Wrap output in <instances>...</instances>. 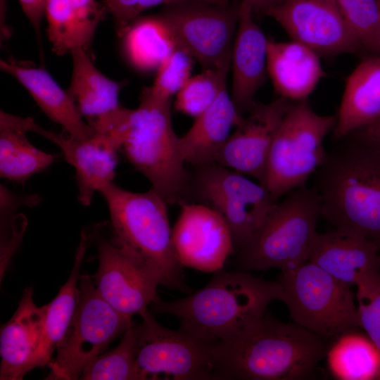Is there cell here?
I'll list each match as a JSON object with an SVG mask.
<instances>
[{
    "label": "cell",
    "mask_w": 380,
    "mask_h": 380,
    "mask_svg": "<svg viewBox=\"0 0 380 380\" xmlns=\"http://www.w3.org/2000/svg\"><path fill=\"white\" fill-rule=\"evenodd\" d=\"M279 281H268L248 272L220 270L206 286L173 301L157 296L151 309L180 321L179 329L215 348L229 346L264 317L268 305L283 300Z\"/></svg>",
    "instance_id": "1"
},
{
    "label": "cell",
    "mask_w": 380,
    "mask_h": 380,
    "mask_svg": "<svg viewBox=\"0 0 380 380\" xmlns=\"http://www.w3.org/2000/svg\"><path fill=\"white\" fill-rule=\"evenodd\" d=\"M344 138L313 175L320 216L334 229L362 235L380 248V148Z\"/></svg>",
    "instance_id": "2"
},
{
    "label": "cell",
    "mask_w": 380,
    "mask_h": 380,
    "mask_svg": "<svg viewBox=\"0 0 380 380\" xmlns=\"http://www.w3.org/2000/svg\"><path fill=\"white\" fill-rule=\"evenodd\" d=\"M327 341L265 315L235 343L215 349L217 380H305L324 359Z\"/></svg>",
    "instance_id": "3"
},
{
    "label": "cell",
    "mask_w": 380,
    "mask_h": 380,
    "mask_svg": "<svg viewBox=\"0 0 380 380\" xmlns=\"http://www.w3.org/2000/svg\"><path fill=\"white\" fill-rule=\"evenodd\" d=\"M106 134L113 137L128 161L167 205L186 201L191 174L186 170L171 118V100L146 88L137 108L124 107Z\"/></svg>",
    "instance_id": "4"
},
{
    "label": "cell",
    "mask_w": 380,
    "mask_h": 380,
    "mask_svg": "<svg viewBox=\"0 0 380 380\" xmlns=\"http://www.w3.org/2000/svg\"><path fill=\"white\" fill-rule=\"evenodd\" d=\"M110 214L116 242L145 267L160 285L190 292L174 248L167 203L152 189L132 192L113 183L99 191Z\"/></svg>",
    "instance_id": "5"
},
{
    "label": "cell",
    "mask_w": 380,
    "mask_h": 380,
    "mask_svg": "<svg viewBox=\"0 0 380 380\" xmlns=\"http://www.w3.org/2000/svg\"><path fill=\"white\" fill-rule=\"evenodd\" d=\"M320 208L314 186L305 185L288 193L237 251V270L277 267L282 272L308 261Z\"/></svg>",
    "instance_id": "6"
},
{
    "label": "cell",
    "mask_w": 380,
    "mask_h": 380,
    "mask_svg": "<svg viewBox=\"0 0 380 380\" xmlns=\"http://www.w3.org/2000/svg\"><path fill=\"white\" fill-rule=\"evenodd\" d=\"M336 123V116L318 115L307 101L292 102L272 141L263 184L277 201L306 185L323 165V140Z\"/></svg>",
    "instance_id": "7"
},
{
    "label": "cell",
    "mask_w": 380,
    "mask_h": 380,
    "mask_svg": "<svg viewBox=\"0 0 380 380\" xmlns=\"http://www.w3.org/2000/svg\"><path fill=\"white\" fill-rule=\"evenodd\" d=\"M293 322L327 341L360 328L351 287L306 261L279 281ZM361 329V328H360Z\"/></svg>",
    "instance_id": "8"
},
{
    "label": "cell",
    "mask_w": 380,
    "mask_h": 380,
    "mask_svg": "<svg viewBox=\"0 0 380 380\" xmlns=\"http://www.w3.org/2000/svg\"><path fill=\"white\" fill-rule=\"evenodd\" d=\"M79 287L77 308L56 348V357L48 365L50 372L46 379H80L84 369L132 322L101 297L91 275H80Z\"/></svg>",
    "instance_id": "9"
},
{
    "label": "cell",
    "mask_w": 380,
    "mask_h": 380,
    "mask_svg": "<svg viewBox=\"0 0 380 380\" xmlns=\"http://www.w3.org/2000/svg\"><path fill=\"white\" fill-rule=\"evenodd\" d=\"M186 201L202 203L217 212L231 232L236 251L277 202L262 184L219 164L195 167Z\"/></svg>",
    "instance_id": "10"
},
{
    "label": "cell",
    "mask_w": 380,
    "mask_h": 380,
    "mask_svg": "<svg viewBox=\"0 0 380 380\" xmlns=\"http://www.w3.org/2000/svg\"><path fill=\"white\" fill-rule=\"evenodd\" d=\"M240 1L217 4L186 0L164 5L158 15L177 44L203 70L231 66L232 49L239 16Z\"/></svg>",
    "instance_id": "11"
},
{
    "label": "cell",
    "mask_w": 380,
    "mask_h": 380,
    "mask_svg": "<svg viewBox=\"0 0 380 380\" xmlns=\"http://www.w3.org/2000/svg\"><path fill=\"white\" fill-rule=\"evenodd\" d=\"M139 323L137 367L141 380H217L215 348L160 325L147 310Z\"/></svg>",
    "instance_id": "12"
},
{
    "label": "cell",
    "mask_w": 380,
    "mask_h": 380,
    "mask_svg": "<svg viewBox=\"0 0 380 380\" xmlns=\"http://www.w3.org/2000/svg\"><path fill=\"white\" fill-rule=\"evenodd\" d=\"M100 224L86 232L94 241L99 266L91 276L101 297L120 313L132 318L142 316L158 296L157 279L140 262L127 253Z\"/></svg>",
    "instance_id": "13"
},
{
    "label": "cell",
    "mask_w": 380,
    "mask_h": 380,
    "mask_svg": "<svg viewBox=\"0 0 380 380\" xmlns=\"http://www.w3.org/2000/svg\"><path fill=\"white\" fill-rule=\"evenodd\" d=\"M263 14L319 56L355 53L362 48L334 0H284Z\"/></svg>",
    "instance_id": "14"
},
{
    "label": "cell",
    "mask_w": 380,
    "mask_h": 380,
    "mask_svg": "<svg viewBox=\"0 0 380 380\" xmlns=\"http://www.w3.org/2000/svg\"><path fill=\"white\" fill-rule=\"evenodd\" d=\"M172 229V239L182 266L205 272L223 268L235 250L231 232L222 217L210 207L182 202Z\"/></svg>",
    "instance_id": "15"
},
{
    "label": "cell",
    "mask_w": 380,
    "mask_h": 380,
    "mask_svg": "<svg viewBox=\"0 0 380 380\" xmlns=\"http://www.w3.org/2000/svg\"><path fill=\"white\" fill-rule=\"evenodd\" d=\"M291 103L280 96L268 103L256 102L235 127L217 164L253 177L263 185L272 141Z\"/></svg>",
    "instance_id": "16"
},
{
    "label": "cell",
    "mask_w": 380,
    "mask_h": 380,
    "mask_svg": "<svg viewBox=\"0 0 380 380\" xmlns=\"http://www.w3.org/2000/svg\"><path fill=\"white\" fill-rule=\"evenodd\" d=\"M27 130L41 134L63 151L67 162L75 170L77 198L84 205H90L94 195L115 176L119 146L108 134L95 132L90 138L80 139L65 134L48 131L31 120Z\"/></svg>",
    "instance_id": "17"
},
{
    "label": "cell",
    "mask_w": 380,
    "mask_h": 380,
    "mask_svg": "<svg viewBox=\"0 0 380 380\" xmlns=\"http://www.w3.org/2000/svg\"><path fill=\"white\" fill-rule=\"evenodd\" d=\"M250 4L240 1L238 27L234 40L231 68V98L241 115L256 103L255 96L267 74L268 40L253 18Z\"/></svg>",
    "instance_id": "18"
},
{
    "label": "cell",
    "mask_w": 380,
    "mask_h": 380,
    "mask_svg": "<svg viewBox=\"0 0 380 380\" xmlns=\"http://www.w3.org/2000/svg\"><path fill=\"white\" fill-rule=\"evenodd\" d=\"M308 261L349 286H355L380 272V248L362 235L334 229L316 233Z\"/></svg>",
    "instance_id": "19"
},
{
    "label": "cell",
    "mask_w": 380,
    "mask_h": 380,
    "mask_svg": "<svg viewBox=\"0 0 380 380\" xmlns=\"http://www.w3.org/2000/svg\"><path fill=\"white\" fill-rule=\"evenodd\" d=\"M32 294V287L24 289L17 310L1 327V380H21L36 367L46 305L37 307Z\"/></svg>",
    "instance_id": "20"
},
{
    "label": "cell",
    "mask_w": 380,
    "mask_h": 380,
    "mask_svg": "<svg viewBox=\"0 0 380 380\" xmlns=\"http://www.w3.org/2000/svg\"><path fill=\"white\" fill-rule=\"evenodd\" d=\"M72 72L68 92L81 115L95 131L110 122L123 107L120 90L126 82L104 75L94 64L89 52L75 48L70 53Z\"/></svg>",
    "instance_id": "21"
},
{
    "label": "cell",
    "mask_w": 380,
    "mask_h": 380,
    "mask_svg": "<svg viewBox=\"0 0 380 380\" xmlns=\"http://www.w3.org/2000/svg\"><path fill=\"white\" fill-rule=\"evenodd\" d=\"M227 82L213 103L195 121L188 132L179 137V148L185 163L194 167L217 164L219 155L244 115L237 110Z\"/></svg>",
    "instance_id": "22"
},
{
    "label": "cell",
    "mask_w": 380,
    "mask_h": 380,
    "mask_svg": "<svg viewBox=\"0 0 380 380\" xmlns=\"http://www.w3.org/2000/svg\"><path fill=\"white\" fill-rule=\"evenodd\" d=\"M267 74L279 96L292 102L306 101L325 76L319 55L293 40H268Z\"/></svg>",
    "instance_id": "23"
},
{
    "label": "cell",
    "mask_w": 380,
    "mask_h": 380,
    "mask_svg": "<svg viewBox=\"0 0 380 380\" xmlns=\"http://www.w3.org/2000/svg\"><path fill=\"white\" fill-rule=\"evenodd\" d=\"M1 69L16 79L53 122L71 137L86 139L95 132L79 112L68 91L61 88L42 67L20 65L14 61H0Z\"/></svg>",
    "instance_id": "24"
},
{
    "label": "cell",
    "mask_w": 380,
    "mask_h": 380,
    "mask_svg": "<svg viewBox=\"0 0 380 380\" xmlns=\"http://www.w3.org/2000/svg\"><path fill=\"white\" fill-rule=\"evenodd\" d=\"M379 118L380 56L374 55L362 60L348 77L333 137L341 140Z\"/></svg>",
    "instance_id": "25"
},
{
    "label": "cell",
    "mask_w": 380,
    "mask_h": 380,
    "mask_svg": "<svg viewBox=\"0 0 380 380\" xmlns=\"http://www.w3.org/2000/svg\"><path fill=\"white\" fill-rule=\"evenodd\" d=\"M324 359L336 379L380 380V350L360 328L331 341Z\"/></svg>",
    "instance_id": "26"
},
{
    "label": "cell",
    "mask_w": 380,
    "mask_h": 380,
    "mask_svg": "<svg viewBox=\"0 0 380 380\" xmlns=\"http://www.w3.org/2000/svg\"><path fill=\"white\" fill-rule=\"evenodd\" d=\"M88 242L86 233L82 232L70 274L57 296L46 305V314L36 367L49 365L75 312L80 298V269Z\"/></svg>",
    "instance_id": "27"
},
{
    "label": "cell",
    "mask_w": 380,
    "mask_h": 380,
    "mask_svg": "<svg viewBox=\"0 0 380 380\" xmlns=\"http://www.w3.org/2000/svg\"><path fill=\"white\" fill-rule=\"evenodd\" d=\"M128 61L141 70L157 69L177 42L158 13L139 16L120 37Z\"/></svg>",
    "instance_id": "28"
},
{
    "label": "cell",
    "mask_w": 380,
    "mask_h": 380,
    "mask_svg": "<svg viewBox=\"0 0 380 380\" xmlns=\"http://www.w3.org/2000/svg\"><path fill=\"white\" fill-rule=\"evenodd\" d=\"M53 161L54 156L34 146L25 132L1 130V177L23 183L33 175L47 168Z\"/></svg>",
    "instance_id": "29"
},
{
    "label": "cell",
    "mask_w": 380,
    "mask_h": 380,
    "mask_svg": "<svg viewBox=\"0 0 380 380\" xmlns=\"http://www.w3.org/2000/svg\"><path fill=\"white\" fill-rule=\"evenodd\" d=\"M139 324L132 322L120 343L94 359L82 372V380H141L137 367Z\"/></svg>",
    "instance_id": "30"
},
{
    "label": "cell",
    "mask_w": 380,
    "mask_h": 380,
    "mask_svg": "<svg viewBox=\"0 0 380 380\" xmlns=\"http://www.w3.org/2000/svg\"><path fill=\"white\" fill-rule=\"evenodd\" d=\"M44 15L48 38L57 55L70 53L75 48L89 52L93 36L77 18L70 0H46Z\"/></svg>",
    "instance_id": "31"
},
{
    "label": "cell",
    "mask_w": 380,
    "mask_h": 380,
    "mask_svg": "<svg viewBox=\"0 0 380 380\" xmlns=\"http://www.w3.org/2000/svg\"><path fill=\"white\" fill-rule=\"evenodd\" d=\"M230 68L203 70L202 72L191 76L176 94L175 109L194 118L201 115L217 99L227 82Z\"/></svg>",
    "instance_id": "32"
},
{
    "label": "cell",
    "mask_w": 380,
    "mask_h": 380,
    "mask_svg": "<svg viewBox=\"0 0 380 380\" xmlns=\"http://www.w3.org/2000/svg\"><path fill=\"white\" fill-rule=\"evenodd\" d=\"M362 48L377 55L380 0H334Z\"/></svg>",
    "instance_id": "33"
},
{
    "label": "cell",
    "mask_w": 380,
    "mask_h": 380,
    "mask_svg": "<svg viewBox=\"0 0 380 380\" xmlns=\"http://www.w3.org/2000/svg\"><path fill=\"white\" fill-rule=\"evenodd\" d=\"M194 59L185 49L177 44L157 68L153 84L146 89L156 98L171 100L191 77Z\"/></svg>",
    "instance_id": "34"
},
{
    "label": "cell",
    "mask_w": 380,
    "mask_h": 380,
    "mask_svg": "<svg viewBox=\"0 0 380 380\" xmlns=\"http://www.w3.org/2000/svg\"><path fill=\"white\" fill-rule=\"evenodd\" d=\"M355 287L360 327L380 350V272L367 277Z\"/></svg>",
    "instance_id": "35"
},
{
    "label": "cell",
    "mask_w": 380,
    "mask_h": 380,
    "mask_svg": "<svg viewBox=\"0 0 380 380\" xmlns=\"http://www.w3.org/2000/svg\"><path fill=\"white\" fill-rule=\"evenodd\" d=\"M186 0H104V5L110 13L115 24L118 37H121L125 29L146 10L161 4ZM215 2L217 0H198Z\"/></svg>",
    "instance_id": "36"
},
{
    "label": "cell",
    "mask_w": 380,
    "mask_h": 380,
    "mask_svg": "<svg viewBox=\"0 0 380 380\" xmlns=\"http://www.w3.org/2000/svg\"><path fill=\"white\" fill-rule=\"evenodd\" d=\"M71 6L85 30L94 37L99 22L108 13L104 5L96 0H70Z\"/></svg>",
    "instance_id": "37"
},
{
    "label": "cell",
    "mask_w": 380,
    "mask_h": 380,
    "mask_svg": "<svg viewBox=\"0 0 380 380\" xmlns=\"http://www.w3.org/2000/svg\"><path fill=\"white\" fill-rule=\"evenodd\" d=\"M23 11L37 33L39 34L40 25L44 15L46 0H18Z\"/></svg>",
    "instance_id": "38"
},
{
    "label": "cell",
    "mask_w": 380,
    "mask_h": 380,
    "mask_svg": "<svg viewBox=\"0 0 380 380\" xmlns=\"http://www.w3.org/2000/svg\"><path fill=\"white\" fill-rule=\"evenodd\" d=\"M347 136L380 148V118Z\"/></svg>",
    "instance_id": "39"
},
{
    "label": "cell",
    "mask_w": 380,
    "mask_h": 380,
    "mask_svg": "<svg viewBox=\"0 0 380 380\" xmlns=\"http://www.w3.org/2000/svg\"><path fill=\"white\" fill-rule=\"evenodd\" d=\"M248 2L253 8V11H259L262 13L269 8L275 6L284 0H240Z\"/></svg>",
    "instance_id": "40"
},
{
    "label": "cell",
    "mask_w": 380,
    "mask_h": 380,
    "mask_svg": "<svg viewBox=\"0 0 380 380\" xmlns=\"http://www.w3.org/2000/svg\"><path fill=\"white\" fill-rule=\"evenodd\" d=\"M377 55L380 56V18L378 28Z\"/></svg>",
    "instance_id": "41"
}]
</instances>
